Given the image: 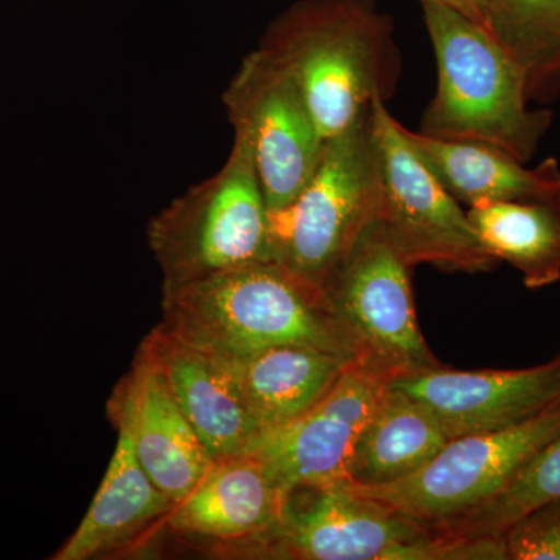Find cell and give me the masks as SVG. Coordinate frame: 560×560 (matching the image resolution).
Masks as SVG:
<instances>
[{"label": "cell", "instance_id": "6da1fadb", "mask_svg": "<svg viewBox=\"0 0 560 560\" xmlns=\"http://www.w3.org/2000/svg\"><path fill=\"white\" fill-rule=\"evenodd\" d=\"M160 327L224 359L289 345L359 357L327 294L275 260L164 283Z\"/></svg>", "mask_w": 560, "mask_h": 560}, {"label": "cell", "instance_id": "7a4b0ae2", "mask_svg": "<svg viewBox=\"0 0 560 560\" xmlns=\"http://www.w3.org/2000/svg\"><path fill=\"white\" fill-rule=\"evenodd\" d=\"M389 14L375 0H298L268 25L261 51L300 88L324 140L349 130L400 80Z\"/></svg>", "mask_w": 560, "mask_h": 560}, {"label": "cell", "instance_id": "3957f363", "mask_svg": "<svg viewBox=\"0 0 560 560\" xmlns=\"http://www.w3.org/2000/svg\"><path fill=\"white\" fill-rule=\"evenodd\" d=\"M438 65L436 94L419 132L442 140H477L533 160L550 130V109H530L517 62L492 33L466 14L422 2Z\"/></svg>", "mask_w": 560, "mask_h": 560}, {"label": "cell", "instance_id": "277c9868", "mask_svg": "<svg viewBox=\"0 0 560 560\" xmlns=\"http://www.w3.org/2000/svg\"><path fill=\"white\" fill-rule=\"evenodd\" d=\"M278 525L232 555L285 560H508L503 537L466 539L427 528L349 482L296 490Z\"/></svg>", "mask_w": 560, "mask_h": 560}, {"label": "cell", "instance_id": "5b68a950", "mask_svg": "<svg viewBox=\"0 0 560 560\" xmlns=\"http://www.w3.org/2000/svg\"><path fill=\"white\" fill-rule=\"evenodd\" d=\"M382 217V167L370 106L349 130L326 140L301 194L285 208L268 210L272 260L326 293L363 232Z\"/></svg>", "mask_w": 560, "mask_h": 560}, {"label": "cell", "instance_id": "8992f818", "mask_svg": "<svg viewBox=\"0 0 560 560\" xmlns=\"http://www.w3.org/2000/svg\"><path fill=\"white\" fill-rule=\"evenodd\" d=\"M147 235L164 283L272 260L268 208L248 140L234 132L223 167L153 217Z\"/></svg>", "mask_w": 560, "mask_h": 560}, {"label": "cell", "instance_id": "52a82bcc", "mask_svg": "<svg viewBox=\"0 0 560 560\" xmlns=\"http://www.w3.org/2000/svg\"><path fill=\"white\" fill-rule=\"evenodd\" d=\"M326 293L355 342L361 366L389 383L442 366L420 331L410 268L383 220L363 232Z\"/></svg>", "mask_w": 560, "mask_h": 560}, {"label": "cell", "instance_id": "ba28073f", "mask_svg": "<svg viewBox=\"0 0 560 560\" xmlns=\"http://www.w3.org/2000/svg\"><path fill=\"white\" fill-rule=\"evenodd\" d=\"M372 131L383 178V223L408 268L429 264L445 271L485 272L490 256L467 212L412 150L405 127L386 102L371 103Z\"/></svg>", "mask_w": 560, "mask_h": 560}, {"label": "cell", "instance_id": "9c48e42d", "mask_svg": "<svg viewBox=\"0 0 560 560\" xmlns=\"http://www.w3.org/2000/svg\"><path fill=\"white\" fill-rule=\"evenodd\" d=\"M559 434L560 400L510 430L448 441L429 464L401 480L349 485L431 529L495 495Z\"/></svg>", "mask_w": 560, "mask_h": 560}, {"label": "cell", "instance_id": "30bf717a", "mask_svg": "<svg viewBox=\"0 0 560 560\" xmlns=\"http://www.w3.org/2000/svg\"><path fill=\"white\" fill-rule=\"evenodd\" d=\"M234 132L248 140L268 210L289 206L307 186L323 139L294 80L265 51H249L223 92Z\"/></svg>", "mask_w": 560, "mask_h": 560}, {"label": "cell", "instance_id": "8fae6325", "mask_svg": "<svg viewBox=\"0 0 560 560\" xmlns=\"http://www.w3.org/2000/svg\"><path fill=\"white\" fill-rule=\"evenodd\" d=\"M388 386L381 375L352 361L315 407L268 433L250 453L259 456L287 497L349 482L361 430Z\"/></svg>", "mask_w": 560, "mask_h": 560}, {"label": "cell", "instance_id": "7c38bea8", "mask_svg": "<svg viewBox=\"0 0 560 560\" xmlns=\"http://www.w3.org/2000/svg\"><path fill=\"white\" fill-rule=\"evenodd\" d=\"M430 408L451 440L510 430L560 400V355L515 371H453L440 366L390 382Z\"/></svg>", "mask_w": 560, "mask_h": 560}, {"label": "cell", "instance_id": "4fadbf2b", "mask_svg": "<svg viewBox=\"0 0 560 560\" xmlns=\"http://www.w3.org/2000/svg\"><path fill=\"white\" fill-rule=\"evenodd\" d=\"M213 460L250 453L265 433L243 399L231 364L156 329L140 345Z\"/></svg>", "mask_w": 560, "mask_h": 560}, {"label": "cell", "instance_id": "5bb4252c", "mask_svg": "<svg viewBox=\"0 0 560 560\" xmlns=\"http://www.w3.org/2000/svg\"><path fill=\"white\" fill-rule=\"evenodd\" d=\"M109 416L130 433L143 469L179 503L210 469L213 459L156 368L138 352L131 371L109 400Z\"/></svg>", "mask_w": 560, "mask_h": 560}, {"label": "cell", "instance_id": "9a60e30c", "mask_svg": "<svg viewBox=\"0 0 560 560\" xmlns=\"http://www.w3.org/2000/svg\"><path fill=\"white\" fill-rule=\"evenodd\" d=\"M289 497L254 453L213 460L164 525L176 536L234 552L278 525Z\"/></svg>", "mask_w": 560, "mask_h": 560}, {"label": "cell", "instance_id": "2e32d148", "mask_svg": "<svg viewBox=\"0 0 560 560\" xmlns=\"http://www.w3.org/2000/svg\"><path fill=\"white\" fill-rule=\"evenodd\" d=\"M416 154L459 205L560 200V164L547 158L536 167L506 150L477 140H442L407 130Z\"/></svg>", "mask_w": 560, "mask_h": 560}, {"label": "cell", "instance_id": "e0dca14e", "mask_svg": "<svg viewBox=\"0 0 560 560\" xmlns=\"http://www.w3.org/2000/svg\"><path fill=\"white\" fill-rule=\"evenodd\" d=\"M116 427L119 440L101 489L79 528L51 559L88 560L117 550L165 522L175 508L143 469L128 430Z\"/></svg>", "mask_w": 560, "mask_h": 560}, {"label": "cell", "instance_id": "ac0fdd59", "mask_svg": "<svg viewBox=\"0 0 560 560\" xmlns=\"http://www.w3.org/2000/svg\"><path fill=\"white\" fill-rule=\"evenodd\" d=\"M228 361L265 436L315 407L352 363L337 353L298 345L276 346Z\"/></svg>", "mask_w": 560, "mask_h": 560}, {"label": "cell", "instance_id": "d6986e66", "mask_svg": "<svg viewBox=\"0 0 560 560\" xmlns=\"http://www.w3.org/2000/svg\"><path fill=\"white\" fill-rule=\"evenodd\" d=\"M448 441L430 408L389 385L361 430L348 480L353 486L401 480L429 464Z\"/></svg>", "mask_w": 560, "mask_h": 560}, {"label": "cell", "instance_id": "ffe728a7", "mask_svg": "<svg viewBox=\"0 0 560 560\" xmlns=\"http://www.w3.org/2000/svg\"><path fill=\"white\" fill-rule=\"evenodd\" d=\"M490 256L521 272L530 290L560 280V200L493 202L467 209Z\"/></svg>", "mask_w": 560, "mask_h": 560}, {"label": "cell", "instance_id": "44dd1931", "mask_svg": "<svg viewBox=\"0 0 560 560\" xmlns=\"http://www.w3.org/2000/svg\"><path fill=\"white\" fill-rule=\"evenodd\" d=\"M486 28L517 62L529 102L560 94V0H485Z\"/></svg>", "mask_w": 560, "mask_h": 560}, {"label": "cell", "instance_id": "7402d4cb", "mask_svg": "<svg viewBox=\"0 0 560 560\" xmlns=\"http://www.w3.org/2000/svg\"><path fill=\"white\" fill-rule=\"evenodd\" d=\"M560 497V434L545 445L495 495L431 528L466 539L503 537L526 512Z\"/></svg>", "mask_w": 560, "mask_h": 560}, {"label": "cell", "instance_id": "603a6c76", "mask_svg": "<svg viewBox=\"0 0 560 560\" xmlns=\"http://www.w3.org/2000/svg\"><path fill=\"white\" fill-rule=\"evenodd\" d=\"M503 539L508 560H560V497L526 512Z\"/></svg>", "mask_w": 560, "mask_h": 560}, {"label": "cell", "instance_id": "cb8c5ba5", "mask_svg": "<svg viewBox=\"0 0 560 560\" xmlns=\"http://www.w3.org/2000/svg\"><path fill=\"white\" fill-rule=\"evenodd\" d=\"M422 2H438L466 14L471 21L486 27L485 0H420Z\"/></svg>", "mask_w": 560, "mask_h": 560}]
</instances>
